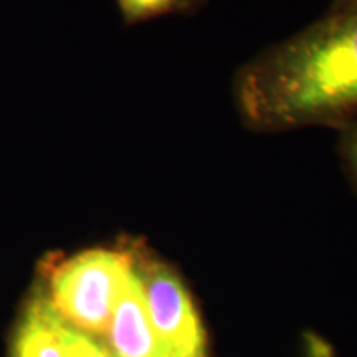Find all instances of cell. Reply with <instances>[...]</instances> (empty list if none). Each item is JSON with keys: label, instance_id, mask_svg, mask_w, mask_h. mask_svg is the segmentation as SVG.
Listing matches in <instances>:
<instances>
[{"label": "cell", "instance_id": "1", "mask_svg": "<svg viewBox=\"0 0 357 357\" xmlns=\"http://www.w3.org/2000/svg\"><path fill=\"white\" fill-rule=\"evenodd\" d=\"M234 96L243 123L260 132L341 129L357 119V2L245 65Z\"/></svg>", "mask_w": 357, "mask_h": 357}, {"label": "cell", "instance_id": "2", "mask_svg": "<svg viewBox=\"0 0 357 357\" xmlns=\"http://www.w3.org/2000/svg\"><path fill=\"white\" fill-rule=\"evenodd\" d=\"M132 270L134 243L83 250L50 263L45 294L66 323L102 334Z\"/></svg>", "mask_w": 357, "mask_h": 357}, {"label": "cell", "instance_id": "3", "mask_svg": "<svg viewBox=\"0 0 357 357\" xmlns=\"http://www.w3.org/2000/svg\"><path fill=\"white\" fill-rule=\"evenodd\" d=\"M134 266L164 356L208 357L202 318L182 276L136 243Z\"/></svg>", "mask_w": 357, "mask_h": 357}, {"label": "cell", "instance_id": "4", "mask_svg": "<svg viewBox=\"0 0 357 357\" xmlns=\"http://www.w3.org/2000/svg\"><path fill=\"white\" fill-rule=\"evenodd\" d=\"M106 333L116 357H166L154 333L136 266L119 294Z\"/></svg>", "mask_w": 357, "mask_h": 357}, {"label": "cell", "instance_id": "5", "mask_svg": "<svg viewBox=\"0 0 357 357\" xmlns=\"http://www.w3.org/2000/svg\"><path fill=\"white\" fill-rule=\"evenodd\" d=\"M13 357H65L55 329V310L40 293L26 306L13 344Z\"/></svg>", "mask_w": 357, "mask_h": 357}, {"label": "cell", "instance_id": "6", "mask_svg": "<svg viewBox=\"0 0 357 357\" xmlns=\"http://www.w3.org/2000/svg\"><path fill=\"white\" fill-rule=\"evenodd\" d=\"M128 25L141 24L164 15H187L202 8L207 0H116Z\"/></svg>", "mask_w": 357, "mask_h": 357}, {"label": "cell", "instance_id": "7", "mask_svg": "<svg viewBox=\"0 0 357 357\" xmlns=\"http://www.w3.org/2000/svg\"><path fill=\"white\" fill-rule=\"evenodd\" d=\"M55 329L65 357H116L109 346L102 344L93 334L66 323L56 311Z\"/></svg>", "mask_w": 357, "mask_h": 357}, {"label": "cell", "instance_id": "8", "mask_svg": "<svg viewBox=\"0 0 357 357\" xmlns=\"http://www.w3.org/2000/svg\"><path fill=\"white\" fill-rule=\"evenodd\" d=\"M339 155L346 169L351 184L357 190V119L341 128L339 137Z\"/></svg>", "mask_w": 357, "mask_h": 357}, {"label": "cell", "instance_id": "9", "mask_svg": "<svg viewBox=\"0 0 357 357\" xmlns=\"http://www.w3.org/2000/svg\"><path fill=\"white\" fill-rule=\"evenodd\" d=\"M354 2H357V0H334L331 8H341V7L351 6V3H354Z\"/></svg>", "mask_w": 357, "mask_h": 357}]
</instances>
